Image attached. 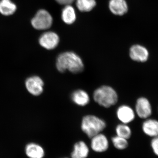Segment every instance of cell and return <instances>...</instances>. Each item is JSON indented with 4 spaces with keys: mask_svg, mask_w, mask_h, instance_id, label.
<instances>
[{
    "mask_svg": "<svg viewBox=\"0 0 158 158\" xmlns=\"http://www.w3.org/2000/svg\"><path fill=\"white\" fill-rule=\"evenodd\" d=\"M71 98L76 104L81 106H86L90 102L89 94L85 90L81 89L74 91L72 94Z\"/></svg>",
    "mask_w": 158,
    "mask_h": 158,
    "instance_id": "obj_15",
    "label": "cell"
},
{
    "mask_svg": "<svg viewBox=\"0 0 158 158\" xmlns=\"http://www.w3.org/2000/svg\"><path fill=\"white\" fill-rule=\"evenodd\" d=\"M57 3L62 6L70 5L76 0H55Z\"/></svg>",
    "mask_w": 158,
    "mask_h": 158,
    "instance_id": "obj_22",
    "label": "cell"
},
{
    "mask_svg": "<svg viewBox=\"0 0 158 158\" xmlns=\"http://www.w3.org/2000/svg\"><path fill=\"white\" fill-rule=\"evenodd\" d=\"M56 66L59 72L69 71L72 73H81L84 69V62L77 54L73 52H65L57 57Z\"/></svg>",
    "mask_w": 158,
    "mask_h": 158,
    "instance_id": "obj_1",
    "label": "cell"
},
{
    "mask_svg": "<svg viewBox=\"0 0 158 158\" xmlns=\"http://www.w3.org/2000/svg\"><path fill=\"white\" fill-rule=\"evenodd\" d=\"M105 121L94 115H87L82 119L81 129L89 137L101 133L106 127Z\"/></svg>",
    "mask_w": 158,
    "mask_h": 158,
    "instance_id": "obj_3",
    "label": "cell"
},
{
    "mask_svg": "<svg viewBox=\"0 0 158 158\" xmlns=\"http://www.w3.org/2000/svg\"><path fill=\"white\" fill-rule=\"evenodd\" d=\"M26 87L29 93L34 96H38L43 91L44 83L42 79L38 76L31 77L26 81Z\"/></svg>",
    "mask_w": 158,
    "mask_h": 158,
    "instance_id": "obj_8",
    "label": "cell"
},
{
    "mask_svg": "<svg viewBox=\"0 0 158 158\" xmlns=\"http://www.w3.org/2000/svg\"><path fill=\"white\" fill-rule=\"evenodd\" d=\"M16 4L11 0H0V14L5 16L13 15L17 11Z\"/></svg>",
    "mask_w": 158,
    "mask_h": 158,
    "instance_id": "obj_16",
    "label": "cell"
},
{
    "mask_svg": "<svg viewBox=\"0 0 158 158\" xmlns=\"http://www.w3.org/2000/svg\"><path fill=\"white\" fill-rule=\"evenodd\" d=\"M89 149L85 142L80 141L74 146L73 151L71 153L72 158H86L89 154Z\"/></svg>",
    "mask_w": 158,
    "mask_h": 158,
    "instance_id": "obj_17",
    "label": "cell"
},
{
    "mask_svg": "<svg viewBox=\"0 0 158 158\" xmlns=\"http://www.w3.org/2000/svg\"><path fill=\"white\" fill-rule=\"evenodd\" d=\"M135 112L139 118L145 119L149 118L152 114V107L148 99L139 98L136 102Z\"/></svg>",
    "mask_w": 158,
    "mask_h": 158,
    "instance_id": "obj_6",
    "label": "cell"
},
{
    "mask_svg": "<svg viewBox=\"0 0 158 158\" xmlns=\"http://www.w3.org/2000/svg\"><path fill=\"white\" fill-rule=\"evenodd\" d=\"M129 56L133 61L139 62H144L148 60L149 53L145 47L140 44H135L130 49Z\"/></svg>",
    "mask_w": 158,
    "mask_h": 158,
    "instance_id": "obj_7",
    "label": "cell"
},
{
    "mask_svg": "<svg viewBox=\"0 0 158 158\" xmlns=\"http://www.w3.org/2000/svg\"><path fill=\"white\" fill-rule=\"evenodd\" d=\"M116 131L117 135L125 139H129L132 135L131 128L127 124L122 123L118 125L116 127Z\"/></svg>",
    "mask_w": 158,
    "mask_h": 158,
    "instance_id": "obj_19",
    "label": "cell"
},
{
    "mask_svg": "<svg viewBox=\"0 0 158 158\" xmlns=\"http://www.w3.org/2000/svg\"><path fill=\"white\" fill-rule=\"evenodd\" d=\"M62 21L67 25L74 23L77 19V15L74 8L70 5L64 6L61 12Z\"/></svg>",
    "mask_w": 158,
    "mask_h": 158,
    "instance_id": "obj_13",
    "label": "cell"
},
{
    "mask_svg": "<svg viewBox=\"0 0 158 158\" xmlns=\"http://www.w3.org/2000/svg\"><path fill=\"white\" fill-rule=\"evenodd\" d=\"M25 152L30 158H43L44 156L43 148L39 144L34 143H29L26 145Z\"/></svg>",
    "mask_w": 158,
    "mask_h": 158,
    "instance_id": "obj_14",
    "label": "cell"
},
{
    "mask_svg": "<svg viewBox=\"0 0 158 158\" xmlns=\"http://www.w3.org/2000/svg\"><path fill=\"white\" fill-rule=\"evenodd\" d=\"M142 130L145 135L153 138L158 136V121L152 118H147L143 123Z\"/></svg>",
    "mask_w": 158,
    "mask_h": 158,
    "instance_id": "obj_12",
    "label": "cell"
},
{
    "mask_svg": "<svg viewBox=\"0 0 158 158\" xmlns=\"http://www.w3.org/2000/svg\"><path fill=\"white\" fill-rule=\"evenodd\" d=\"M151 147L154 154L158 156V136L152 138Z\"/></svg>",
    "mask_w": 158,
    "mask_h": 158,
    "instance_id": "obj_21",
    "label": "cell"
},
{
    "mask_svg": "<svg viewBox=\"0 0 158 158\" xmlns=\"http://www.w3.org/2000/svg\"><path fill=\"white\" fill-rule=\"evenodd\" d=\"M60 38L59 35L53 31H47L39 37V43L43 48L48 50L54 49L59 45Z\"/></svg>",
    "mask_w": 158,
    "mask_h": 158,
    "instance_id": "obj_5",
    "label": "cell"
},
{
    "mask_svg": "<svg viewBox=\"0 0 158 158\" xmlns=\"http://www.w3.org/2000/svg\"><path fill=\"white\" fill-rule=\"evenodd\" d=\"M112 142L114 147L118 150H124L128 146L127 139L116 135L112 138Z\"/></svg>",
    "mask_w": 158,
    "mask_h": 158,
    "instance_id": "obj_20",
    "label": "cell"
},
{
    "mask_svg": "<svg viewBox=\"0 0 158 158\" xmlns=\"http://www.w3.org/2000/svg\"></svg>",
    "mask_w": 158,
    "mask_h": 158,
    "instance_id": "obj_23",
    "label": "cell"
},
{
    "mask_svg": "<svg viewBox=\"0 0 158 158\" xmlns=\"http://www.w3.org/2000/svg\"><path fill=\"white\" fill-rule=\"evenodd\" d=\"M33 28L38 31H46L50 28L53 23V18L51 13L44 9L38 10L31 20Z\"/></svg>",
    "mask_w": 158,
    "mask_h": 158,
    "instance_id": "obj_4",
    "label": "cell"
},
{
    "mask_svg": "<svg viewBox=\"0 0 158 158\" xmlns=\"http://www.w3.org/2000/svg\"><path fill=\"white\" fill-rule=\"evenodd\" d=\"M94 101L105 108H110L118 102V94L116 90L109 86H102L97 89L93 94Z\"/></svg>",
    "mask_w": 158,
    "mask_h": 158,
    "instance_id": "obj_2",
    "label": "cell"
},
{
    "mask_svg": "<svg viewBox=\"0 0 158 158\" xmlns=\"http://www.w3.org/2000/svg\"><path fill=\"white\" fill-rule=\"evenodd\" d=\"M118 119L124 124L132 122L135 117V112L129 106L122 105L118 108L116 112Z\"/></svg>",
    "mask_w": 158,
    "mask_h": 158,
    "instance_id": "obj_10",
    "label": "cell"
},
{
    "mask_svg": "<svg viewBox=\"0 0 158 158\" xmlns=\"http://www.w3.org/2000/svg\"><path fill=\"white\" fill-rule=\"evenodd\" d=\"M75 2L77 8L82 12L92 11L97 5L96 0H76Z\"/></svg>",
    "mask_w": 158,
    "mask_h": 158,
    "instance_id": "obj_18",
    "label": "cell"
},
{
    "mask_svg": "<svg viewBox=\"0 0 158 158\" xmlns=\"http://www.w3.org/2000/svg\"><path fill=\"white\" fill-rule=\"evenodd\" d=\"M109 8L111 13L117 16H122L128 10L127 3L125 0H110Z\"/></svg>",
    "mask_w": 158,
    "mask_h": 158,
    "instance_id": "obj_11",
    "label": "cell"
},
{
    "mask_svg": "<svg viewBox=\"0 0 158 158\" xmlns=\"http://www.w3.org/2000/svg\"><path fill=\"white\" fill-rule=\"evenodd\" d=\"M109 146L107 138L102 133L91 138V148L95 152H104L108 149Z\"/></svg>",
    "mask_w": 158,
    "mask_h": 158,
    "instance_id": "obj_9",
    "label": "cell"
}]
</instances>
